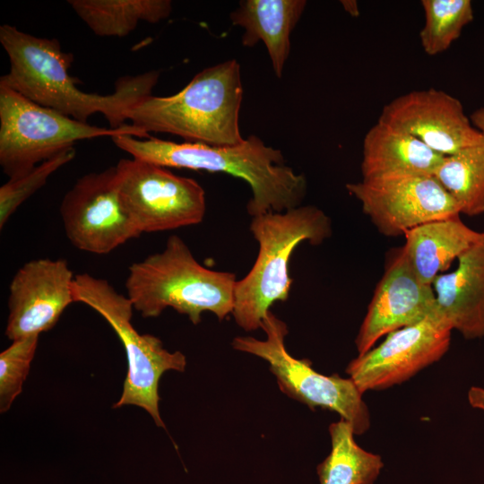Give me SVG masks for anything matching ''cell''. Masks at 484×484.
I'll return each mask as SVG.
<instances>
[{"mask_svg": "<svg viewBox=\"0 0 484 484\" xmlns=\"http://www.w3.org/2000/svg\"><path fill=\"white\" fill-rule=\"evenodd\" d=\"M460 216L417 226L404 234L402 249L419 279L432 286L436 277L470 249L481 237Z\"/></svg>", "mask_w": 484, "mask_h": 484, "instance_id": "obj_18", "label": "cell"}, {"mask_svg": "<svg viewBox=\"0 0 484 484\" xmlns=\"http://www.w3.org/2000/svg\"><path fill=\"white\" fill-rule=\"evenodd\" d=\"M74 276L65 259L39 258L19 268L9 285L5 336L13 341L52 329L74 302Z\"/></svg>", "mask_w": 484, "mask_h": 484, "instance_id": "obj_14", "label": "cell"}, {"mask_svg": "<svg viewBox=\"0 0 484 484\" xmlns=\"http://www.w3.org/2000/svg\"><path fill=\"white\" fill-rule=\"evenodd\" d=\"M468 216L484 213V143L445 156L432 175Z\"/></svg>", "mask_w": 484, "mask_h": 484, "instance_id": "obj_22", "label": "cell"}, {"mask_svg": "<svg viewBox=\"0 0 484 484\" xmlns=\"http://www.w3.org/2000/svg\"><path fill=\"white\" fill-rule=\"evenodd\" d=\"M452 331L436 310L417 324L389 333L380 345L352 359L346 372L362 393L402 384L446 353Z\"/></svg>", "mask_w": 484, "mask_h": 484, "instance_id": "obj_12", "label": "cell"}, {"mask_svg": "<svg viewBox=\"0 0 484 484\" xmlns=\"http://www.w3.org/2000/svg\"><path fill=\"white\" fill-rule=\"evenodd\" d=\"M235 273L203 266L186 242L170 236L165 248L133 263L125 287L134 308L143 317H156L171 307L197 324L203 312L219 320L232 314Z\"/></svg>", "mask_w": 484, "mask_h": 484, "instance_id": "obj_4", "label": "cell"}, {"mask_svg": "<svg viewBox=\"0 0 484 484\" xmlns=\"http://www.w3.org/2000/svg\"><path fill=\"white\" fill-rule=\"evenodd\" d=\"M468 401L471 407L484 411V388L471 387L468 392Z\"/></svg>", "mask_w": 484, "mask_h": 484, "instance_id": "obj_26", "label": "cell"}, {"mask_svg": "<svg viewBox=\"0 0 484 484\" xmlns=\"http://www.w3.org/2000/svg\"><path fill=\"white\" fill-rule=\"evenodd\" d=\"M471 122L477 127L484 138V107L476 109L471 115Z\"/></svg>", "mask_w": 484, "mask_h": 484, "instance_id": "obj_27", "label": "cell"}, {"mask_svg": "<svg viewBox=\"0 0 484 484\" xmlns=\"http://www.w3.org/2000/svg\"><path fill=\"white\" fill-rule=\"evenodd\" d=\"M39 335L12 341L0 354V411L10 409L21 393L34 358Z\"/></svg>", "mask_w": 484, "mask_h": 484, "instance_id": "obj_25", "label": "cell"}, {"mask_svg": "<svg viewBox=\"0 0 484 484\" xmlns=\"http://www.w3.org/2000/svg\"><path fill=\"white\" fill-rule=\"evenodd\" d=\"M341 5L343 6L344 10L349 13L353 17H358L359 15V10L358 6V3L353 0H345L341 1Z\"/></svg>", "mask_w": 484, "mask_h": 484, "instance_id": "obj_28", "label": "cell"}, {"mask_svg": "<svg viewBox=\"0 0 484 484\" xmlns=\"http://www.w3.org/2000/svg\"><path fill=\"white\" fill-rule=\"evenodd\" d=\"M73 293L74 302L91 307L109 324L124 346L127 373L122 394L113 408L141 407L157 426L165 428L159 411V381L168 370L185 371V355L180 351H169L153 335L140 334L131 323L134 309L131 300L107 280L89 273L76 274Z\"/></svg>", "mask_w": 484, "mask_h": 484, "instance_id": "obj_7", "label": "cell"}, {"mask_svg": "<svg viewBox=\"0 0 484 484\" xmlns=\"http://www.w3.org/2000/svg\"><path fill=\"white\" fill-rule=\"evenodd\" d=\"M444 158L415 137L377 122L363 141L362 179L397 174L433 175Z\"/></svg>", "mask_w": 484, "mask_h": 484, "instance_id": "obj_19", "label": "cell"}, {"mask_svg": "<svg viewBox=\"0 0 484 484\" xmlns=\"http://www.w3.org/2000/svg\"><path fill=\"white\" fill-rule=\"evenodd\" d=\"M307 5L305 0H242L229 15L245 30L242 45L264 43L273 71L281 77L290 51V35Z\"/></svg>", "mask_w": 484, "mask_h": 484, "instance_id": "obj_17", "label": "cell"}, {"mask_svg": "<svg viewBox=\"0 0 484 484\" xmlns=\"http://www.w3.org/2000/svg\"><path fill=\"white\" fill-rule=\"evenodd\" d=\"M60 215L71 244L95 255L142 235L120 198L116 166L79 177L63 197Z\"/></svg>", "mask_w": 484, "mask_h": 484, "instance_id": "obj_10", "label": "cell"}, {"mask_svg": "<svg viewBox=\"0 0 484 484\" xmlns=\"http://www.w3.org/2000/svg\"><path fill=\"white\" fill-rule=\"evenodd\" d=\"M249 229L259 245L249 272L237 281L232 315L238 326L261 328L271 306L289 298L292 279L290 259L302 242L320 245L332 235L330 218L313 205L252 217Z\"/></svg>", "mask_w": 484, "mask_h": 484, "instance_id": "obj_5", "label": "cell"}, {"mask_svg": "<svg viewBox=\"0 0 484 484\" xmlns=\"http://www.w3.org/2000/svg\"><path fill=\"white\" fill-rule=\"evenodd\" d=\"M74 157V148L66 150L39 164L25 175L4 183L0 187V229L4 228L23 202L46 184L54 172L73 160Z\"/></svg>", "mask_w": 484, "mask_h": 484, "instance_id": "obj_24", "label": "cell"}, {"mask_svg": "<svg viewBox=\"0 0 484 484\" xmlns=\"http://www.w3.org/2000/svg\"><path fill=\"white\" fill-rule=\"evenodd\" d=\"M261 328L266 333L265 340L238 336L232 341L233 348L266 360L281 390L290 397L312 410L319 407L337 412L351 424L355 435L369 428L367 406L351 378H341L336 374L322 375L313 369L307 359L292 357L285 347L287 325L271 311Z\"/></svg>", "mask_w": 484, "mask_h": 484, "instance_id": "obj_8", "label": "cell"}, {"mask_svg": "<svg viewBox=\"0 0 484 484\" xmlns=\"http://www.w3.org/2000/svg\"><path fill=\"white\" fill-rule=\"evenodd\" d=\"M377 122L415 137L443 156L484 143L461 101L432 88L397 97L384 107Z\"/></svg>", "mask_w": 484, "mask_h": 484, "instance_id": "obj_13", "label": "cell"}, {"mask_svg": "<svg viewBox=\"0 0 484 484\" xmlns=\"http://www.w3.org/2000/svg\"><path fill=\"white\" fill-rule=\"evenodd\" d=\"M425 25L419 32L424 51L435 56L446 50L473 20L470 0H422Z\"/></svg>", "mask_w": 484, "mask_h": 484, "instance_id": "obj_23", "label": "cell"}, {"mask_svg": "<svg viewBox=\"0 0 484 484\" xmlns=\"http://www.w3.org/2000/svg\"><path fill=\"white\" fill-rule=\"evenodd\" d=\"M457 267L432 284L437 312L466 339L484 336V231Z\"/></svg>", "mask_w": 484, "mask_h": 484, "instance_id": "obj_16", "label": "cell"}, {"mask_svg": "<svg viewBox=\"0 0 484 484\" xmlns=\"http://www.w3.org/2000/svg\"><path fill=\"white\" fill-rule=\"evenodd\" d=\"M68 4L99 37H125L140 22L156 23L172 12L169 0H69Z\"/></svg>", "mask_w": 484, "mask_h": 484, "instance_id": "obj_20", "label": "cell"}, {"mask_svg": "<svg viewBox=\"0 0 484 484\" xmlns=\"http://www.w3.org/2000/svg\"><path fill=\"white\" fill-rule=\"evenodd\" d=\"M0 43L10 63L9 72L1 76L0 82L82 122L101 113L113 129L125 125L130 108L151 95L160 77L159 71L123 76L111 94L88 93L77 87L80 82L69 73L73 56L63 51L56 39L36 37L3 24Z\"/></svg>", "mask_w": 484, "mask_h": 484, "instance_id": "obj_1", "label": "cell"}, {"mask_svg": "<svg viewBox=\"0 0 484 484\" xmlns=\"http://www.w3.org/2000/svg\"><path fill=\"white\" fill-rule=\"evenodd\" d=\"M111 140L136 160L165 168L224 172L244 179L252 191L246 205L252 217L300 206L307 194L306 177L285 164L280 150L266 145L256 135L231 146L142 139L128 134L115 135Z\"/></svg>", "mask_w": 484, "mask_h": 484, "instance_id": "obj_2", "label": "cell"}, {"mask_svg": "<svg viewBox=\"0 0 484 484\" xmlns=\"http://www.w3.org/2000/svg\"><path fill=\"white\" fill-rule=\"evenodd\" d=\"M378 231L396 237L421 224L460 216L454 199L432 175L397 174L346 185Z\"/></svg>", "mask_w": 484, "mask_h": 484, "instance_id": "obj_11", "label": "cell"}, {"mask_svg": "<svg viewBox=\"0 0 484 484\" xmlns=\"http://www.w3.org/2000/svg\"><path fill=\"white\" fill-rule=\"evenodd\" d=\"M242 99L240 65L231 59L203 69L174 95L147 97L130 108L127 120L147 134L166 133L186 142L231 146L244 141Z\"/></svg>", "mask_w": 484, "mask_h": 484, "instance_id": "obj_3", "label": "cell"}, {"mask_svg": "<svg viewBox=\"0 0 484 484\" xmlns=\"http://www.w3.org/2000/svg\"><path fill=\"white\" fill-rule=\"evenodd\" d=\"M436 310L435 292L415 273L402 247L389 258L355 340L359 355L379 338L412 325Z\"/></svg>", "mask_w": 484, "mask_h": 484, "instance_id": "obj_15", "label": "cell"}, {"mask_svg": "<svg viewBox=\"0 0 484 484\" xmlns=\"http://www.w3.org/2000/svg\"><path fill=\"white\" fill-rule=\"evenodd\" d=\"M332 449L318 464L320 484H374L384 466L381 456L362 449L350 422L341 419L329 426Z\"/></svg>", "mask_w": 484, "mask_h": 484, "instance_id": "obj_21", "label": "cell"}, {"mask_svg": "<svg viewBox=\"0 0 484 484\" xmlns=\"http://www.w3.org/2000/svg\"><path fill=\"white\" fill-rule=\"evenodd\" d=\"M116 169L122 203L142 234L203 221L205 192L194 179L134 158L121 159Z\"/></svg>", "mask_w": 484, "mask_h": 484, "instance_id": "obj_9", "label": "cell"}, {"mask_svg": "<svg viewBox=\"0 0 484 484\" xmlns=\"http://www.w3.org/2000/svg\"><path fill=\"white\" fill-rule=\"evenodd\" d=\"M120 134L149 138L133 125L113 129L76 120L0 82V165L9 179L73 149L78 141Z\"/></svg>", "mask_w": 484, "mask_h": 484, "instance_id": "obj_6", "label": "cell"}]
</instances>
